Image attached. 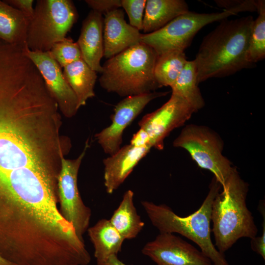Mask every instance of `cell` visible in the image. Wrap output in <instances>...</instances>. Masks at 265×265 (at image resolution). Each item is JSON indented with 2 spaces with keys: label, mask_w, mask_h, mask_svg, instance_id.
<instances>
[{
  "label": "cell",
  "mask_w": 265,
  "mask_h": 265,
  "mask_svg": "<svg viewBox=\"0 0 265 265\" xmlns=\"http://www.w3.org/2000/svg\"><path fill=\"white\" fill-rule=\"evenodd\" d=\"M56 109L35 101L0 99V179L28 169L60 170L71 147Z\"/></svg>",
  "instance_id": "obj_1"
},
{
  "label": "cell",
  "mask_w": 265,
  "mask_h": 265,
  "mask_svg": "<svg viewBox=\"0 0 265 265\" xmlns=\"http://www.w3.org/2000/svg\"><path fill=\"white\" fill-rule=\"evenodd\" d=\"M254 21L250 15L225 19L204 37L194 59L198 83L252 67L246 54Z\"/></svg>",
  "instance_id": "obj_2"
},
{
  "label": "cell",
  "mask_w": 265,
  "mask_h": 265,
  "mask_svg": "<svg viewBox=\"0 0 265 265\" xmlns=\"http://www.w3.org/2000/svg\"><path fill=\"white\" fill-rule=\"evenodd\" d=\"M222 187L212 204L211 230L214 246L224 255L239 239L256 237L258 229L246 205L248 185L236 168Z\"/></svg>",
  "instance_id": "obj_3"
},
{
  "label": "cell",
  "mask_w": 265,
  "mask_h": 265,
  "mask_svg": "<svg viewBox=\"0 0 265 265\" xmlns=\"http://www.w3.org/2000/svg\"><path fill=\"white\" fill-rule=\"evenodd\" d=\"M221 185L213 177L208 195L200 208L186 216L176 214L164 204L143 200L141 204L152 224L160 233L180 234L196 243L213 265H230L216 248L211 238L212 206Z\"/></svg>",
  "instance_id": "obj_4"
},
{
  "label": "cell",
  "mask_w": 265,
  "mask_h": 265,
  "mask_svg": "<svg viewBox=\"0 0 265 265\" xmlns=\"http://www.w3.org/2000/svg\"><path fill=\"white\" fill-rule=\"evenodd\" d=\"M156 52L142 42L108 59L102 66L101 86L121 97L141 95L161 87L154 77Z\"/></svg>",
  "instance_id": "obj_5"
},
{
  "label": "cell",
  "mask_w": 265,
  "mask_h": 265,
  "mask_svg": "<svg viewBox=\"0 0 265 265\" xmlns=\"http://www.w3.org/2000/svg\"><path fill=\"white\" fill-rule=\"evenodd\" d=\"M78 19L72 0H37L27 28V48L33 51L49 52L55 43L66 37Z\"/></svg>",
  "instance_id": "obj_6"
},
{
  "label": "cell",
  "mask_w": 265,
  "mask_h": 265,
  "mask_svg": "<svg viewBox=\"0 0 265 265\" xmlns=\"http://www.w3.org/2000/svg\"><path fill=\"white\" fill-rule=\"evenodd\" d=\"M173 145L186 150L200 168L213 174L221 186L235 168L222 154L224 144L220 136L206 126H186Z\"/></svg>",
  "instance_id": "obj_7"
},
{
  "label": "cell",
  "mask_w": 265,
  "mask_h": 265,
  "mask_svg": "<svg viewBox=\"0 0 265 265\" xmlns=\"http://www.w3.org/2000/svg\"><path fill=\"white\" fill-rule=\"evenodd\" d=\"M237 14L234 11L226 10L202 13L188 11L156 31L142 34L140 42L151 47L158 55L173 50L185 51L203 27Z\"/></svg>",
  "instance_id": "obj_8"
},
{
  "label": "cell",
  "mask_w": 265,
  "mask_h": 265,
  "mask_svg": "<svg viewBox=\"0 0 265 265\" xmlns=\"http://www.w3.org/2000/svg\"><path fill=\"white\" fill-rule=\"evenodd\" d=\"M88 141L79 156L75 159H61L57 177V197L59 210L63 217L74 227L80 239L89 227L91 211L83 202L80 194L78 177L79 171L87 149Z\"/></svg>",
  "instance_id": "obj_9"
},
{
  "label": "cell",
  "mask_w": 265,
  "mask_h": 265,
  "mask_svg": "<svg viewBox=\"0 0 265 265\" xmlns=\"http://www.w3.org/2000/svg\"><path fill=\"white\" fill-rule=\"evenodd\" d=\"M196 112L184 98L172 93L160 107L144 115L138 126L148 134L152 148L160 150L163 149L164 140L169 134L184 125Z\"/></svg>",
  "instance_id": "obj_10"
},
{
  "label": "cell",
  "mask_w": 265,
  "mask_h": 265,
  "mask_svg": "<svg viewBox=\"0 0 265 265\" xmlns=\"http://www.w3.org/2000/svg\"><path fill=\"white\" fill-rule=\"evenodd\" d=\"M168 92H152L125 97L115 106L111 123L95 135L106 154L112 155L121 148L123 133L153 100L166 95Z\"/></svg>",
  "instance_id": "obj_11"
},
{
  "label": "cell",
  "mask_w": 265,
  "mask_h": 265,
  "mask_svg": "<svg viewBox=\"0 0 265 265\" xmlns=\"http://www.w3.org/2000/svg\"><path fill=\"white\" fill-rule=\"evenodd\" d=\"M141 252L157 265H213L201 250L174 234L159 233Z\"/></svg>",
  "instance_id": "obj_12"
},
{
  "label": "cell",
  "mask_w": 265,
  "mask_h": 265,
  "mask_svg": "<svg viewBox=\"0 0 265 265\" xmlns=\"http://www.w3.org/2000/svg\"><path fill=\"white\" fill-rule=\"evenodd\" d=\"M26 53L39 71L60 112L67 118L74 116L79 109L77 97L65 79L60 66L49 52L31 51L26 46Z\"/></svg>",
  "instance_id": "obj_13"
},
{
  "label": "cell",
  "mask_w": 265,
  "mask_h": 265,
  "mask_svg": "<svg viewBox=\"0 0 265 265\" xmlns=\"http://www.w3.org/2000/svg\"><path fill=\"white\" fill-rule=\"evenodd\" d=\"M142 34L128 24L124 11L120 8L105 14L104 18V55L109 59L140 42Z\"/></svg>",
  "instance_id": "obj_14"
},
{
  "label": "cell",
  "mask_w": 265,
  "mask_h": 265,
  "mask_svg": "<svg viewBox=\"0 0 265 265\" xmlns=\"http://www.w3.org/2000/svg\"><path fill=\"white\" fill-rule=\"evenodd\" d=\"M151 148L150 146L136 147L129 144L104 159V185L108 194L119 188Z\"/></svg>",
  "instance_id": "obj_15"
},
{
  "label": "cell",
  "mask_w": 265,
  "mask_h": 265,
  "mask_svg": "<svg viewBox=\"0 0 265 265\" xmlns=\"http://www.w3.org/2000/svg\"><path fill=\"white\" fill-rule=\"evenodd\" d=\"M104 18L91 10L83 21L77 43L82 59L94 71L101 73V60L104 55Z\"/></svg>",
  "instance_id": "obj_16"
},
{
  "label": "cell",
  "mask_w": 265,
  "mask_h": 265,
  "mask_svg": "<svg viewBox=\"0 0 265 265\" xmlns=\"http://www.w3.org/2000/svg\"><path fill=\"white\" fill-rule=\"evenodd\" d=\"M145 11L142 30L146 34L160 29L189 9L183 0H147Z\"/></svg>",
  "instance_id": "obj_17"
},
{
  "label": "cell",
  "mask_w": 265,
  "mask_h": 265,
  "mask_svg": "<svg viewBox=\"0 0 265 265\" xmlns=\"http://www.w3.org/2000/svg\"><path fill=\"white\" fill-rule=\"evenodd\" d=\"M88 236L94 249L96 261L117 255L121 251L125 239L109 219L99 220L87 230Z\"/></svg>",
  "instance_id": "obj_18"
},
{
  "label": "cell",
  "mask_w": 265,
  "mask_h": 265,
  "mask_svg": "<svg viewBox=\"0 0 265 265\" xmlns=\"http://www.w3.org/2000/svg\"><path fill=\"white\" fill-rule=\"evenodd\" d=\"M63 73L77 97L79 109L86 105L88 99L95 96L97 72L81 58L64 67Z\"/></svg>",
  "instance_id": "obj_19"
},
{
  "label": "cell",
  "mask_w": 265,
  "mask_h": 265,
  "mask_svg": "<svg viewBox=\"0 0 265 265\" xmlns=\"http://www.w3.org/2000/svg\"><path fill=\"white\" fill-rule=\"evenodd\" d=\"M109 220L125 240L135 238L142 230L145 224L134 206V192L132 190L124 193Z\"/></svg>",
  "instance_id": "obj_20"
},
{
  "label": "cell",
  "mask_w": 265,
  "mask_h": 265,
  "mask_svg": "<svg viewBox=\"0 0 265 265\" xmlns=\"http://www.w3.org/2000/svg\"><path fill=\"white\" fill-rule=\"evenodd\" d=\"M29 22L22 12L0 0V40L9 44L26 45Z\"/></svg>",
  "instance_id": "obj_21"
},
{
  "label": "cell",
  "mask_w": 265,
  "mask_h": 265,
  "mask_svg": "<svg viewBox=\"0 0 265 265\" xmlns=\"http://www.w3.org/2000/svg\"><path fill=\"white\" fill-rule=\"evenodd\" d=\"M197 71L194 60L187 61L179 77L170 86L172 93L184 98L197 112L205 106L198 87Z\"/></svg>",
  "instance_id": "obj_22"
},
{
  "label": "cell",
  "mask_w": 265,
  "mask_h": 265,
  "mask_svg": "<svg viewBox=\"0 0 265 265\" xmlns=\"http://www.w3.org/2000/svg\"><path fill=\"white\" fill-rule=\"evenodd\" d=\"M187 61L185 51L173 50L158 55L154 68V77L160 86H171Z\"/></svg>",
  "instance_id": "obj_23"
},
{
  "label": "cell",
  "mask_w": 265,
  "mask_h": 265,
  "mask_svg": "<svg viewBox=\"0 0 265 265\" xmlns=\"http://www.w3.org/2000/svg\"><path fill=\"white\" fill-rule=\"evenodd\" d=\"M258 16L253 25L247 51V61L253 65L265 57V1L258 0Z\"/></svg>",
  "instance_id": "obj_24"
},
{
  "label": "cell",
  "mask_w": 265,
  "mask_h": 265,
  "mask_svg": "<svg viewBox=\"0 0 265 265\" xmlns=\"http://www.w3.org/2000/svg\"><path fill=\"white\" fill-rule=\"evenodd\" d=\"M49 53L61 68L82 58L77 42H74L71 38L65 37L56 42Z\"/></svg>",
  "instance_id": "obj_25"
},
{
  "label": "cell",
  "mask_w": 265,
  "mask_h": 265,
  "mask_svg": "<svg viewBox=\"0 0 265 265\" xmlns=\"http://www.w3.org/2000/svg\"><path fill=\"white\" fill-rule=\"evenodd\" d=\"M146 0H121V7L128 15L130 25L138 30L143 29V14Z\"/></svg>",
  "instance_id": "obj_26"
},
{
  "label": "cell",
  "mask_w": 265,
  "mask_h": 265,
  "mask_svg": "<svg viewBox=\"0 0 265 265\" xmlns=\"http://www.w3.org/2000/svg\"><path fill=\"white\" fill-rule=\"evenodd\" d=\"M216 4L226 10H232L237 14L240 12H254L258 10V0H216Z\"/></svg>",
  "instance_id": "obj_27"
},
{
  "label": "cell",
  "mask_w": 265,
  "mask_h": 265,
  "mask_svg": "<svg viewBox=\"0 0 265 265\" xmlns=\"http://www.w3.org/2000/svg\"><path fill=\"white\" fill-rule=\"evenodd\" d=\"M92 10L102 15L121 7V0H85Z\"/></svg>",
  "instance_id": "obj_28"
},
{
  "label": "cell",
  "mask_w": 265,
  "mask_h": 265,
  "mask_svg": "<svg viewBox=\"0 0 265 265\" xmlns=\"http://www.w3.org/2000/svg\"><path fill=\"white\" fill-rule=\"evenodd\" d=\"M259 211L264 217L262 224V234L260 237H255L251 239V248L253 251L265 259V205L260 204L258 207Z\"/></svg>",
  "instance_id": "obj_29"
},
{
  "label": "cell",
  "mask_w": 265,
  "mask_h": 265,
  "mask_svg": "<svg viewBox=\"0 0 265 265\" xmlns=\"http://www.w3.org/2000/svg\"><path fill=\"white\" fill-rule=\"evenodd\" d=\"M4 1L22 12L29 20L33 17L34 12L33 0H4Z\"/></svg>",
  "instance_id": "obj_30"
},
{
  "label": "cell",
  "mask_w": 265,
  "mask_h": 265,
  "mask_svg": "<svg viewBox=\"0 0 265 265\" xmlns=\"http://www.w3.org/2000/svg\"><path fill=\"white\" fill-rule=\"evenodd\" d=\"M130 144L136 147H142L145 146H152L150 142V138L143 130H139L133 134L131 141Z\"/></svg>",
  "instance_id": "obj_31"
},
{
  "label": "cell",
  "mask_w": 265,
  "mask_h": 265,
  "mask_svg": "<svg viewBox=\"0 0 265 265\" xmlns=\"http://www.w3.org/2000/svg\"><path fill=\"white\" fill-rule=\"evenodd\" d=\"M96 262L97 265H128L121 261L117 255H112L106 259Z\"/></svg>",
  "instance_id": "obj_32"
},
{
  "label": "cell",
  "mask_w": 265,
  "mask_h": 265,
  "mask_svg": "<svg viewBox=\"0 0 265 265\" xmlns=\"http://www.w3.org/2000/svg\"><path fill=\"white\" fill-rule=\"evenodd\" d=\"M0 265H17L4 259L0 255Z\"/></svg>",
  "instance_id": "obj_33"
}]
</instances>
